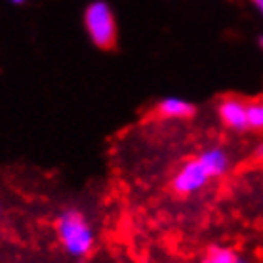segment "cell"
<instances>
[{
    "instance_id": "obj_1",
    "label": "cell",
    "mask_w": 263,
    "mask_h": 263,
    "mask_svg": "<svg viewBox=\"0 0 263 263\" xmlns=\"http://www.w3.org/2000/svg\"><path fill=\"white\" fill-rule=\"evenodd\" d=\"M58 237L63 250L72 257H86L93 250L96 233L82 212L67 208L58 216Z\"/></svg>"
},
{
    "instance_id": "obj_2",
    "label": "cell",
    "mask_w": 263,
    "mask_h": 263,
    "mask_svg": "<svg viewBox=\"0 0 263 263\" xmlns=\"http://www.w3.org/2000/svg\"><path fill=\"white\" fill-rule=\"evenodd\" d=\"M84 27L90 42L99 50H111L117 44V20L105 0H93L86 6Z\"/></svg>"
},
{
    "instance_id": "obj_3",
    "label": "cell",
    "mask_w": 263,
    "mask_h": 263,
    "mask_svg": "<svg viewBox=\"0 0 263 263\" xmlns=\"http://www.w3.org/2000/svg\"><path fill=\"white\" fill-rule=\"evenodd\" d=\"M208 181H210V176L204 170V166L198 162V158H191L183 162L181 168L176 172V176L172 178V189L181 197H189L202 191Z\"/></svg>"
},
{
    "instance_id": "obj_4",
    "label": "cell",
    "mask_w": 263,
    "mask_h": 263,
    "mask_svg": "<svg viewBox=\"0 0 263 263\" xmlns=\"http://www.w3.org/2000/svg\"><path fill=\"white\" fill-rule=\"evenodd\" d=\"M246 101L235 96H227L217 103V115L219 120L223 122L233 132L248 130V112H246Z\"/></svg>"
},
{
    "instance_id": "obj_5",
    "label": "cell",
    "mask_w": 263,
    "mask_h": 263,
    "mask_svg": "<svg viewBox=\"0 0 263 263\" xmlns=\"http://www.w3.org/2000/svg\"><path fill=\"white\" fill-rule=\"evenodd\" d=\"M198 162L204 166V170L208 172L212 178H221L231 168V157L223 147H208L198 155Z\"/></svg>"
},
{
    "instance_id": "obj_6",
    "label": "cell",
    "mask_w": 263,
    "mask_h": 263,
    "mask_svg": "<svg viewBox=\"0 0 263 263\" xmlns=\"http://www.w3.org/2000/svg\"><path fill=\"white\" fill-rule=\"evenodd\" d=\"M157 115L162 119H191L197 112V107L193 105L189 99L178 98V96H168V98L160 99L157 105Z\"/></svg>"
},
{
    "instance_id": "obj_7",
    "label": "cell",
    "mask_w": 263,
    "mask_h": 263,
    "mask_svg": "<svg viewBox=\"0 0 263 263\" xmlns=\"http://www.w3.org/2000/svg\"><path fill=\"white\" fill-rule=\"evenodd\" d=\"M238 254L227 246H212L206 252L204 263H237Z\"/></svg>"
},
{
    "instance_id": "obj_8",
    "label": "cell",
    "mask_w": 263,
    "mask_h": 263,
    "mask_svg": "<svg viewBox=\"0 0 263 263\" xmlns=\"http://www.w3.org/2000/svg\"><path fill=\"white\" fill-rule=\"evenodd\" d=\"M246 112H248V128L263 132V99L250 101L246 105Z\"/></svg>"
},
{
    "instance_id": "obj_9",
    "label": "cell",
    "mask_w": 263,
    "mask_h": 263,
    "mask_svg": "<svg viewBox=\"0 0 263 263\" xmlns=\"http://www.w3.org/2000/svg\"><path fill=\"white\" fill-rule=\"evenodd\" d=\"M252 157L256 158V160H263V143H259L256 149H254V155H252Z\"/></svg>"
},
{
    "instance_id": "obj_10",
    "label": "cell",
    "mask_w": 263,
    "mask_h": 263,
    "mask_svg": "<svg viewBox=\"0 0 263 263\" xmlns=\"http://www.w3.org/2000/svg\"><path fill=\"white\" fill-rule=\"evenodd\" d=\"M252 4L256 6V10L259 12V15L263 17V0H252Z\"/></svg>"
},
{
    "instance_id": "obj_11",
    "label": "cell",
    "mask_w": 263,
    "mask_h": 263,
    "mask_svg": "<svg viewBox=\"0 0 263 263\" xmlns=\"http://www.w3.org/2000/svg\"><path fill=\"white\" fill-rule=\"evenodd\" d=\"M10 4H13V6H21V4H25L27 0H8Z\"/></svg>"
},
{
    "instance_id": "obj_12",
    "label": "cell",
    "mask_w": 263,
    "mask_h": 263,
    "mask_svg": "<svg viewBox=\"0 0 263 263\" xmlns=\"http://www.w3.org/2000/svg\"><path fill=\"white\" fill-rule=\"evenodd\" d=\"M237 263H250V259H246V257H244V256H238Z\"/></svg>"
},
{
    "instance_id": "obj_13",
    "label": "cell",
    "mask_w": 263,
    "mask_h": 263,
    "mask_svg": "<svg viewBox=\"0 0 263 263\" xmlns=\"http://www.w3.org/2000/svg\"><path fill=\"white\" fill-rule=\"evenodd\" d=\"M257 44H259V48H261V52H263V34L257 39Z\"/></svg>"
}]
</instances>
